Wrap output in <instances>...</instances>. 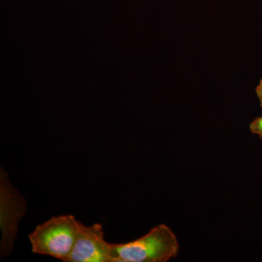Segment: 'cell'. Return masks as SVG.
Here are the masks:
<instances>
[{
  "instance_id": "3",
  "label": "cell",
  "mask_w": 262,
  "mask_h": 262,
  "mask_svg": "<svg viewBox=\"0 0 262 262\" xmlns=\"http://www.w3.org/2000/svg\"><path fill=\"white\" fill-rule=\"evenodd\" d=\"M27 211V202L10 184L8 174L1 168L0 173V227L3 234L1 257L13 252L19 222Z\"/></svg>"
},
{
  "instance_id": "1",
  "label": "cell",
  "mask_w": 262,
  "mask_h": 262,
  "mask_svg": "<svg viewBox=\"0 0 262 262\" xmlns=\"http://www.w3.org/2000/svg\"><path fill=\"white\" fill-rule=\"evenodd\" d=\"M113 262H167L177 257L179 245L172 229L159 225L140 238L113 244Z\"/></svg>"
},
{
  "instance_id": "2",
  "label": "cell",
  "mask_w": 262,
  "mask_h": 262,
  "mask_svg": "<svg viewBox=\"0 0 262 262\" xmlns=\"http://www.w3.org/2000/svg\"><path fill=\"white\" fill-rule=\"evenodd\" d=\"M78 222L74 215H63L37 225L29 235L32 252L67 262L77 238Z\"/></svg>"
},
{
  "instance_id": "4",
  "label": "cell",
  "mask_w": 262,
  "mask_h": 262,
  "mask_svg": "<svg viewBox=\"0 0 262 262\" xmlns=\"http://www.w3.org/2000/svg\"><path fill=\"white\" fill-rule=\"evenodd\" d=\"M67 262H113V245L104 239L103 226L79 221L75 246Z\"/></svg>"
},
{
  "instance_id": "5",
  "label": "cell",
  "mask_w": 262,
  "mask_h": 262,
  "mask_svg": "<svg viewBox=\"0 0 262 262\" xmlns=\"http://www.w3.org/2000/svg\"><path fill=\"white\" fill-rule=\"evenodd\" d=\"M250 130L254 134H257L262 139V116L256 117L251 125H250Z\"/></svg>"
},
{
  "instance_id": "6",
  "label": "cell",
  "mask_w": 262,
  "mask_h": 262,
  "mask_svg": "<svg viewBox=\"0 0 262 262\" xmlns=\"http://www.w3.org/2000/svg\"><path fill=\"white\" fill-rule=\"evenodd\" d=\"M256 94H257L258 100H259L260 101V105H261L262 107V78L261 80H260L259 84H258V85L256 87Z\"/></svg>"
}]
</instances>
